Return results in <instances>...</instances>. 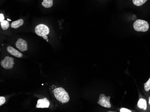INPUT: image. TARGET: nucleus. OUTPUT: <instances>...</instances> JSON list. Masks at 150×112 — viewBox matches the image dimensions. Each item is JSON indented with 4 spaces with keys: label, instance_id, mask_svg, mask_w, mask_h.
I'll return each mask as SVG.
<instances>
[{
    "label": "nucleus",
    "instance_id": "1a4fd4ad",
    "mask_svg": "<svg viewBox=\"0 0 150 112\" xmlns=\"http://www.w3.org/2000/svg\"><path fill=\"white\" fill-rule=\"evenodd\" d=\"M23 23H24V22H23V19H18V20L12 22L11 24V27L13 29H17L22 26Z\"/></svg>",
    "mask_w": 150,
    "mask_h": 112
},
{
    "label": "nucleus",
    "instance_id": "39448f33",
    "mask_svg": "<svg viewBox=\"0 0 150 112\" xmlns=\"http://www.w3.org/2000/svg\"><path fill=\"white\" fill-rule=\"evenodd\" d=\"M110 97H107L103 94H101L99 96V100L98 103L102 106L109 108H111V105L110 102Z\"/></svg>",
    "mask_w": 150,
    "mask_h": 112
},
{
    "label": "nucleus",
    "instance_id": "6ab92c4d",
    "mask_svg": "<svg viewBox=\"0 0 150 112\" xmlns=\"http://www.w3.org/2000/svg\"><path fill=\"white\" fill-rule=\"evenodd\" d=\"M149 104H150V97H149Z\"/></svg>",
    "mask_w": 150,
    "mask_h": 112
},
{
    "label": "nucleus",
    "instance_id": "f3484780",
    "mask_svg": "<svg viewBox=\"0 0 150 112\" xmlns=\"http://www.w3.org/2000/svg\"><path fill=\"white\" fill-rule=\"evenodd\" d=\"M5 17H4V15L2 14H0V22L3 21L4 20Z\"/></svg>",
    "mask_w": 150,
    "mask_h": 112
},
{
    "label": "nucleus",
    "instance_id": "dca6fc26",
    "mask_svg": "<svg viewBox=\"0 0 150 112\" xmlns=\"http://www.w3.org/2000/svg\"><path fill=\"white\" fill-rule=\"evenodd\" d=\"M120 112H131V111L129 109H127L125 108H122L120 110Z\"/></svg>",
    "mask_w": 150,
    "mask_h": 112
},
{
    "label": "nucleus",
    "instance_id": "9b49d317",
    "mask_svg": "<svg viewBox=\"0 0 150 112\" xmlns=\"http://www.w3.org/2000/svg\"><path fill=\"white\" fill-rule=\"evenodd\" d=\"M42 6L46 8H50L53 5V0H43Z\"/></svg>",
    "mask_w": 150,
    "mask_h": 112
},
{
    "label": "nucleus",
    "instance_id": "423d86ee",
    "mask_svg": "<svg viewBox=\"0 0 150 112\" xmlns=\"http://www.w3.org/2000/svg\"><path fill=\"white\" fill-rule=\"evenodd\" d=\"M16 47L21 51H25L28 50V44L27 42L22 38H19L18 39L16 42Z\"/></svg>",
    "mask_w": 150,
    "mask_h": 112
},
{
    "label": "nucleus",
    "instance_id": "7ed1b4c3",
    "mask_svg": "<svg viewBox=\"0 0 150 112\" xmlns=\"http://www.w3.org/2000/svg\"><path fill=\"white\" fill-rule=\"evenodd\" d=\"M35 31L38 35L43 37L49 34L50 29L46 25L40 24L36 26Z\"/></svg>",
    "mask_w": 150,
    "mask_h": 112
},
{
    "label": "nucleus",
    "instance_id": "2eb2a0df",
    "mask_svg": "<svg viewBox=\"0 0 150 112\" xmlns=\"http://www.w3.org/2000/svg\"><path fill=\"white\" fill-rule=\"evenodd\" d=\"M6 98L4 97H0V106L3 105L6 102Z\"/></svg>",
    "mask_w": 150,
    "mask_h": 112
},
{
    "label": "nucleus",
    "instance_id": "4468645a",
    "mask_svg": "<svg viewBox=\"0 0 150 112\" xmlns=\"http://www.w3.org/2000/svg\"><path fill=\"white\" fill-rule=\"evenodd\" d=\"M144 89L146 92H148L150 90V78L144 84Z\"/></svg>",
    "mask_w": 150,
    "mask_h": 112
},
{
    "label": "nucleus",
    "instance_id": "0eeeda50",
    "mask_svg": "<svg viewBox=\"0 0 150 112\" xmlns=\"http://www.w3.org/2000/svg\"><path fill=\"white\" fill-rule=\"evenodd\" d=\"M50 105V103L49 100L46 98H44L38 100L36 107L37 108H48Z\"/></svg>",
    "mask_w": 150,
    "mask_h": 112
},
{
    "label": "nucleus",
    "instance_id": "9d476101",
    "mask_svg": "<svg viewBox=\"0 0 150 112\" xmlns=\"http://www.w3.org/2000/svg\"><path fill=\"white\" fill-rule=\"evenodd\" d=\"M138 106L141 109L146 110L147 109V102L144 99H140L138 103Z\"/></svg>",
    "mask_w": 150,
    "mask_h": 112
},
{
    "label": "nucleus",
    "instance_id": "a211bd4d",
    "mask_svg": "<svg viewBox=\"0 0 150 112\" xmlns=\"http://www.w3.org/2000/svg\"><path fill=\"white\" fill-rule=\"evenodd\" d=\"M43 38L45 39H47V38H48V37H47V36L46 35L44 36L43 37Z\"/></svg>",
    "mask_w": 150,
    "mask_h": 112
},
{
    "label": "nucleus",
    "instance_id": "20e7f679",
    "mask_svg": "<svg viewBox=\"0 0 150 112\" xmlns=\"http://www.w3.org/2000/svg\"><path fill=\"white\" fill-rule=\"evenodd\" d=\"M1 65L5 69H11L14 65V59L11 57H6L4 60L1 62Z\"/></svg>",
    "mask_w": 150,
    "mask_h": 112
},
{
    "label": "nucleus",
    "instance_id": "f8f14e48",
    "mask_svg": "<svg viewBox=\"0 0 150 112\" xmlns=\"http://www.w3.org/2000/svg\"><path fill=\"white\" fill-rule=\"evenodd\" d=\"M1 26L3 30H6L10 27V24L9 22L6 20H4L1 22Z\"/></svg>",
    "mask_w": 150,
    "mask_h": 112
},
{
    "label": "nucleus",
    "instance_id": "6e6552de",
    "mask_svg": "<svg viewBox=\"0 0 150 112\" xmlns=\"http://www.w3.org/2000/svg\"><path fill=\"white\" fill-rule=\"evenodd\" d=\"M7 51L11 55L17 58H22L23 54L17 50L13 47L11 46H9L7 47Z\"/></svg>",
    "mask_w": 150,
    "mask_h": 112
},
{
    "label": "nucleus",
    "instance_id": "ddd939ff",
    "mask_svg": "<svg viewBox=\"0 0 150 112\" xmlns=\"http://www.w3.org/2000/svg\"><path fill=\"white\" fill-rule=\"evenodd\" d=\"M133 3L135 6H140L145 3L147 0H132Z\"/></svg>",
    "mask_w": 150,
    "mask_h": 112
},
{
    "label": "nucleus",
    "instance_id": "f257e3e1",
    "mask_svg": "<svg viewBox=\"0 0 150 112\" xmlns=\"http://www.w3.org/2000/svg\"><path fill=\"white\" fill-rule=\"evenodd\" d=\"M53 93L56 99L60 102L66 103L69 101V94L63 88H56L53 90Z\"/></svg>",
    "mask_w": 150,
    "mask_h": 112
},
{
    "label": "nucleus",
    "instance_id": "f03ea898",
    "mask_svg": "<svg viewBox=\"0 0 150 112\" xmlns=\"http://www.w3.org/2000/svg\"><path fill=\"white\" fill-rule=\"evenodd\" d=\"M134 29L138 32H146L149 28L148 22L146 21L138 19L135 21L133 25Z\"/></svg>",
    "mask_w": 150,
    "mask_h": 112
}]
</instances>
